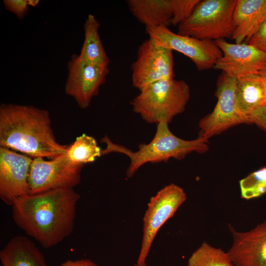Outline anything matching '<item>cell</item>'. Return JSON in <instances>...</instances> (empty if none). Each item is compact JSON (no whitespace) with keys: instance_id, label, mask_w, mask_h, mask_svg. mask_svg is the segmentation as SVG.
<instances>
[{"instance_id":"obj_10","label":"cell","mask_w":266,"mask_h":266,"mask_svg":"<svg viewBox=\"0 0 266 266\" xmlns=\"http://www.w3.org/2000/svg\"><path fill=\"white\" fill-rule=\"evenodd\" d=\"M132 86L139 91L156 82L174 78L172 51L148 38L139 46L131 65Z\"/></svg>"},{"instance_id":"obj_25","label":"cell","mask_w":266,"mask_h":266,"mask_svg":"<svg viewBox=\"0 0 266 266\" xmlns=\"http://www.w3.org/2000/svg\"><path fill=\"white\" fill-rule=\"evenodd\" d=\"M246 43L266 54V19Z\"/></svg>"},{"instance_id":"obj_5","label":"cell","mask_w":266,"mask_h":266,"mask_svg":"<svg viewBox=\"0 0 266 266\" xmlns=\"http://www.w3.org/2000/svg\"><path fill=\"white\" fill-rule=\"evenodd\" d=\"M237 0L200 1L191 15L178 26L177 33L214 41L232 38Z\"/></svg>"},{"instance_id":"obj_16","label":"cell","mask_w":266,"mask_h":266,"mask_svg":"<svg viewBox=\"0 0 266 266\" xmlns=\"http://www.w3.org/2000/svg\"><path fill=\"white\" fill-rule=\"evenodd\" d=\"M1 266H48L43 254L27 237L11 238L0 251Z\"/></svg>"},{"instance_id":"obj_11","label":"cell","mask_w":266,"mask_h":266,"mask_svg":"<svg viewBox=\"0 0 266 266\" xmlns=\"http://www.w3.org/2000/svg\"><path fill=\"white\" fill-rule=\"evenodd\" d=\"M67 68L65 93L72 97L80 108L86 109L105 83L108 68L87 61L74 54L68 61Z\"/></svg>"},{"instance_id":"obj_29","label":"cell","mask_w":266,"mask_h":266,"mask_svg":"<svg viewBox=\"0 0 266 266\" xmlns=\"http://www.w3.org/2000/svg\"><path fill=\"white\" fill-rule=\"evenodd\" d=\"M259 73L266 79V64L264 65L263 68L260 70Z\"/></svg>"},{"instance_id":"obj_28","label":"cell","mask_w":266,"mask_h":266,"mask_svg":"<svg viewBox=\"0 0 266 266\" xmlns=\"http://www.w3.org/2000/svg\"><path fill=\"white\" fill-rule=\"evenodd\" d=\"M28 3L30 6L35 7L38 5L39 3L38 0H28Z\"/></svg>"},{"instance_id":"obj_15","label":"cell","mask_w":266,"mask_h":266,"mask_svg":"<svg viewBox=\"0 0 266 266\" xmlns=\"http://www.w3.org/2000/svg\"><path fill=\"white\" fill-rule=\"evenodd\" d=\"M266 19V0H237L233 14L232 39L246 43Z\"/></svg>"},{"instance_id":"obj_7","label":"cell","mask_w":266,"mask_h":266,"mask_svg":"<svg viewBox=\"0 0 266 266\" xmlns=\"http://www.w3.org/2000/svg\"><path fill=\"white\" fill-rule=\"evenodd\" d=\"M84 165L70 161L66 153L54 159L33 158L29 176L30 195L63 188H73L81 181Z\"/></svg>"},{"instance_id":"obj_30","label":"cell","mask_w":266,"mask_h":266,"mask_svg":"<svg viewBox=\"0 0 266 266\" xmlns=\"http://www.w3.org/2000/svg\"><path fill=\"white\" fill-rule=\"evenodd\" d=\"M132 266H147L146 263L142 264V265H139L136 263L135 264L133 265Z\"/></svg>"},{"instance_id":"obj_8","label":"cell","mask_w":266,"mask_h":266,"mask_svg":"<svg viewBox=\"0 0 266 266\" xmlns=\"http://www.w3.org/2000/svg\"><path fill=\"white\" fill-rule=\"evenodd\" d=\"M186 199L183 189L174 183L166 186L151 198L143 217V236L137 264L146 263L158 232L173 216Z\"/></svg>"},{"instance_id":"obj_20","label":"cell","mask_w":266,"mask_h":266,"mask_svg":"<svg viewBox=\"0 0 266 266\" xmlns=\"http://www.w3.org/2000/svg\"><path fill=\"white\" fill-rule=\"evenodd\" d=\"M101 150L93 136L83 133L68 145L66 154L72 162L85 165L102 156Z\"/></svg>"},{"instance_id":"obj_1","label":"cell","mask_w":266,"mask_h":266,"mask_svg":"<svg viewBox=\"0 0 266 266\" xmlns=\"http://www.w3.org/2000/svg\"><path fill=\"white\" fill-rule=\"evenodd\" d=\"M80 196L73 188L28 195L12 204L16 225L45 248L54 246L72 233Z\"/></svg>"},{"instance_id":"obj_3","label":"cell","mask_w":266,"mask_h":266,"mask_svg":"<svg viewBox=\"0 0 266 266\" xmlns=\"http://www.w3.org/2000/svg\"><path fill=\"white\" fill-rule=\"evenodd\" d=\"M168 124L164 122L157 124L153 139L148 143L140 144L136 151L114 143L105 135L100 140L106 144L105 148L101 150V156L111 153L127 156L130 163L126 170V175L130 178L147 163L166 162L171 158L179 160L192 152L203 153L208 150V139L200 136L191 140L181 139L170 131Z\"/></svg>"},{"instance_id":"obj_22","label":"cell","mask_w":266,"mask_h":266,"mask_svg":"<svg viewBox=\"0 0 266 266\" xmlns=\"http://www.w3.org/2000/svg\"><path fill=\"white\" fill-rule=\"evenodd\" d=\"M241 198L259 197L266 193V167L255 171L239 181Z\"/></svg>"},{"instance_id":"obj_26","label":"cell","mask_w":266,"mask_h":266,"mask_svg":"<svg viewBox=\"0 0 266 266\" xmlns=\"http://www.w3.org/2000/svg\"><path fill=\"white\" fill-rule=\"evenodd\" d=\"M250 118L252 124L266 131V106L255 111Z\"/></svg>"},{"instance_id":"obj_12","label":"cell","mask_w":266,"mask_h":266,"mask_svg":"<svg viewBox=\"0 0 266 266\" xmlns=\"http://www.w3.org/2000/svg\"><path fill=\"white\" fill-rule=\"evenodd\" d=\"M33 158L0 147V198L12 205L19 198L30 195L29 176Z\"/></svg>"},{"instance_id":"obj_18","label":"cell","mask_w":266,"mask_h":266,"mask_svg":"<svg viewBox=\"0 0 266 266\" xmlns=\"http://www.w3.org/2000/svg\"><path fill=\"white\" fill-rule=\"evenodd\" d=\"M126 3L132 15L146 28L171 25V0H128Z\"/></svg>"},{"instance_id":"obj_17","label":"cell","mask_w":266,"mask_h":266,"mask_svg":"<svg viewBox=\"0 0 266 266\" xmlns=\"http://www.w3.org/2000/svg\"><path fill=\"white\" fill-rule=\"evenodd\" d=\"M235 94L239 109L250 117L255 111L266 106V80L260 73L237 79Z\"/></svg>"},{"instance_id":"obj_14","label":"cell","mask_w":266,"mask_h":266,"mask_svg":"<svg viewBox=\"0 0 266 266\" xmlns=\"http://www.w3.org/2000/svg\"><path fill=\"white\" fill-rule=\"evenodd\" d=\"M229 228L233 243L228 252L233 266H266V220L247 232Z\"/></svg>"},{"instance_id":"obj_27","label":"cell","mask_w":266,"mask_h":266,"mask_svg":"<svg viewBox=\"0 0 266 266\" xmlns=\"http://www.w3.org/2000/svg\"><path fill=\"white\" fill-rule=\"evenodd\" d=\"M60 266H101L89 259H82L72 260H67L63 262Z\"/></svg>"},{"instance_id":"obj_24","label":"cell","mask_w":266,"mask_h":266,"mask_svg":"<svg viewBox=\"0 0 266 266\" xmlns=\"http://www.w3.org/2000/svg\"><path fill=\"white\" fill-rule=\"evenodd\" d=\"M3 3L7 10L21 20L26 16L30 6L28 0H4Z\"/></svg>"},{"instance_id":"obj_19","label":"cell","mask_w":266,"mask_h":266,"mask_svg":"<svg viewBox=\"0 0 266 266\" xmlns=\"http://www.w3.org/2000/svg\"><path fill=\"white\" fill-rule=\"evenodd\" d=\"M100 24L95 16L89 14L84 24V41L79 56L92 63L108 67L110 60L99 34Z\"/></svg>"},{"instance_id":"obj_21","label":"cell","mask_w":266,"mask_h":266,"mask_svg":"<svg viewBox=\"0 0 266 266\" xmlns=\"http://www.w3.org/2000/svg\"><path fill=\"white\" fill-rule=\"evenodd\" d=\"M187 266H233L228 252L203 242L188 261Z\"/></svg>"},{"instance_id":"obj_13","label":"cell","mask_w":266,"mask_h":266,"mask_svg":"<svg viewBox=\"0 0 266 266\" xmlns=\"http://www.w3.org/2000/svg\"><path fill=\"white\" fill-rule=\"evenodd\" d=\"M215 42L223 56L217 61L214 68L222 70L229 77L238 79L259 73L266 64V54L246 43H231L224 39Z\"/></svg>"},{"instance_id":"obj_23","label":"cell","mask_w":266,"mask_h":266,"mask_svg":"<svg viewBox=\"0 0 266 266\" xmlns=\"http://www.w3.org/2000/svg\"><path fill=\"white\" fill-rule=\"evenodd\" d=\"M200 0H171L172 15L170 24L178 26L193 12Z\"/></svg>"},{"instance_id":"obj_2","label":"cell","mask_w":266,"mask_h":266,"mask_svg":"<svg viewBox=\"0 0 266 266\" xmlns=\"http://www.w3.org/2000/svg\"><path fill=\"white\" fill-rule=\"evenodd\" d=\"M0 147L32 158L54 159L67 145L59 143L48 110L32 105L2 103L0 106Z\"/></svg>"},{"instance_id":"obj_4","label":"cell","mask_w":266,"mask_h":266,"mask_svg":"<svg viewBox=\"0 0 266 266\" xmlns=\"http://www.w3.org/2000/svg\"><path fill=\"white\" fill-rule=\"evenodd\" d=\"M131 102L133 111L148 123L168 124L185 109L190 89L183 80H160L139 91Z\"/></svg>"},{"instance_id":"obj_6","label":"cell","mask_w":266,"mask_h":266,"mask_svg":"<svg viewBox=\"0 0 266 266\" xmlns=\"http://www.w3.org/2000/svg\"><path fill=\"white\" fill-rule=\"evenodd\" d=\"M236 82V78L224 73L219 78L216 91L217 103L213 111L200 120V136L208 139L235 125L252 124L250 117L243 114L237 106Z\"/></svg>"},{"instance_id":"obj_9","label":"cell","mask_w":266,"mask_h":266,"mask_svg":"<svg viewBox=\"0 0 266 266\" xmlns=\"http://www.w3.org/2000/svg\"><path fill=\"white\" fill-rule=\"evenodd\" d=\"M145 31L149 38L156 44L176 51L190 58L200 71L214 68L223 56L214 40L181 35L166 26L146 28Z\"/></svg>"}]
</instances>
